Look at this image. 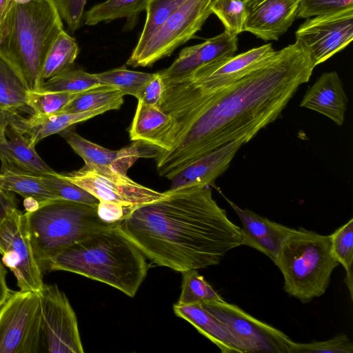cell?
<instances>
[{"label": "cell", "mask_w": 353, "mask_h": 353, "mask_svg": "<svg viewBox=\"0 0 353 353\" xmlns=\"http://www.w3.org/2000/svg\"><path fill=\"white\" fill-rule=\"evenodd\" d=\"M314 65L295 41L229 86L172 119L151 142L159 174L170 180L197 158L231 141H250L281 114Z\"/></svg>", "instance_id": "obj_1"}, {"label": "cell", "mask_w": 353, "mask_h": 353, "mask_svg": "<svg viewBox=\"0 0 353 353\" xmlns=\"http://www.w3.org/2000/svg\"><path fill=\"white\" fill-rule=\"evenodd\" d=\"M118 229L152 263L181 272L216 265L243 245L241 228L219 206L209 185L169 190L132 209Z\"/></svg>", "instance_id": "obj_2"}, {"label": "cell", "mask_w": 353, "mask_h": 353, "mask_svg": "<svg viewBox=\"0 0 353 353\" xmlns=\"http://www.w3.org/2000/svg\"><path fill=\"white\" fill-rule=\"evenodd\" d=\"M148 265L118 225L78 241L52 258L48 270L70 272L108 284L134 297Z\"/></svg>", "instance_id": "obj_3"}, {"label": "cell", "mask_w": 353, "mask_h": 353, "mask_svg": "<svg viewBox=\"0 0 353 353\" xmlns=\"http://www.w3.org/2000/svg\"><path fill=\"white\" fill-rule=\"evenodd\" d=\"M54 0L11 2L0 34V53L21 73L30 90H39L47 54L63 30Z\"/></svg>", "instance_id": "obj_4"}, {"label": "cell", "mask_w": 353, "mask_h": 353, "mask_svg": "<svg viewBox=\"0 0 353 353\" xmlns=\"http://www.w3.org/2000/svg\"><path fill=\"white\" fill-rule=\"evenodd\" d=\"M97 205L57 199L24 213L34 256L43 272L52 258L71 245L118 225L119 221L101 219Z\"/></svg>", "instance_id": "obj_5"}, {"label": "cell", "mask_w": 353, "mask_h": 353, "mask_svg": "<svg viewBox=\"0 0 353 353\" xmlns=\"http://www.w3.org/2000/svg\"><path fill=\"white\" fill-rule=\"evenodd\" d=\"M274 264L283 276L285 292L307 303L325 292L339 263L330 235L299 228H293L286 238Z\"/></svg>", "instance_id": "obj_6"}, {"label": "cell", "mask_w": 353, "mask_h": 353, "mask_svg": "<svg viewBox=\"0 0 353 353\" xmlns=\"http://www.w3.org/2000/svg\"><path fill=\"white\" fill-rule=\"evenodd\" d=\"M212 0H185L163 25L140 48L133 50L127 65L152 66L169 57L179 46L193 38L212 13Z\"/></svg>", "instance_id": "obj_7"}, {"label": "cell", "mask_w": 353, "mask_h": 353, "mask_svg": "<svg viewBox=\"0 0 353 353\" xmlns=\"http://www.w3.org/2000/svg\"><path fill=\"white\" fill-rule=\"evenodd\" d=\"M39 292L17 291L0 306V353H40Z\"/></svg>", "instance_id": "obj_8"}, {"label": "cell", "mask_w": 353, "mask_h": 353, "mask_svg": "<svg viewBox=\"0 0 353 353\" xmlns=\"http://www.w3.org/2000/svg\"><path fill=\"white\" fill-rule=\"evenodd\" d=\"M41 305L40 353H83L77 316L57 284H44Z\"/></svg>", "instance_id": "obj_9"}, {"label": "cell", "mask_w": 353, "mask_h": 353, "mask_svg": "<svg viewBox=\"0 0 353 353\" xmlns=\"http://www.w3.org/2000/svg\"><path fill=\"white\" fill-rule=\"evenodd\" d=\"M0 254L13 273L19 290L40 292L44 286L43 272L37 262L24 213L11 211L0 224Z\"/></svg>", "instance_id": "obj_10"}, {"label": "cell", "mask_w": 353, "mask_h": 353, "mask_svg": "<svg viewBox=\"0 0 353 353\" xmlns=\"http://www.w3.org/2000/svg\"><path fill=\"white\" fill-rule=\"evenodd\" d=\"M62 174L99 201L114 203L125 208H135L165 196V192L145 187L134 181L127 174L109 169L85 165L77 170Z\"/></svg>", "instance_id": "obj_11"}, {"label": "cell", "mask_w": 353, "mask_h": 353, "mask_svg": "<svg viewBox=\"0 0 353 353\" xmlns=\"http://www.w3.org/2000/svg\"><path fill=\"white\" fill-rule=\"evenodd\" d=\"M199 303L223 322L245 347L247 353H290L292 341L282 331L223 299Z\"/></svg>", "instance_id": "obj_12"}, {"label": "cell", "mask_w": 353, "mask_h": 353, "mask_svg": "<svg viewBox=\"0 0 353 353\" xmlns=\"http://www.w3.org/2000/svg\"><path fill=\"white\" fill-rule=\"evenodd\" d=\"M295 35L296 41L307 50L316 67L352 40L353 8L308 18Z\"/></svg>", "instance_id": "obj_13"}, {"label": "cell", "mask_w": 353, "mask_h": 353, "mask_svg": "<svg viewBox=\"0 0 353 353\" xmlns=\"http://www.w3.org/2000/svg\"><path fill=\"white\" fill-rule=\"evenodd\" d=\"M59 134L83 159L85 165L123 174L139 158H154L157 154L154 148L141 141H133L128 147L112 150L84 139L70 128Z\"/></svg>", "instance_id": "obj_14"}, {"label": "cell", "mask_w": 353, "mask_h": 353, "mask_svg": "<svg viewBox=\"0 0 353 353\" xmlns=\"http://www.w3.org/2000/svg\"><path fill=\"white\" fill-rule=\"evenodd\" d=\"M301 0H243L244 31L264 41L278 40L292 26Z\"/></svg>", "instance_id": "obj_15"}, {"label": "cell", "mask_w": 353, "mask_h": 353, "mask_svg": "<svg viewBox=\"0 0 353 353\" xmlns=\"http://www.w3.org/2000/svg\"><path fill=\"white\" fill-rule=\"evenodd\" d=\"M237 43V37L224 30L203 43L183 48L174 62L159 73L163 81L187 76L203 66L234 55Z\"/></svg>", "instance_id": "obj_16"}, {"label": "cell", "mask_w": 353, "mask_h": 353, "mask_svg": "<svg viewBox=\"0 0 353 353\" xmlns=\"http://www.w3.org/2000/svg\"><path fill=\"white\" fill-rule=\"evenodd\" d=\"M246 143L245 139H239L194 160L170 179V190L213 185L215 179L228 168L239 148Z\"/></svg>", "instance_id": "obj_17"}, {"label": "cell", "mask_w": 353, "mask_h": 353, "mask_svg": "<svg viewBox=\"0 0 353 353\" xmlns=\"http://www.w3.org/2000/svg\"><path fill=\"white\" fill-rule=\"evenodd\" d=\"M219 191L241 221L243 245L259 250L275 263L285 240L293 228L272 221L249 209H242Z\"/></svg>", "instance_id": "obj_18"}, {"label": "cell", "mask_w": 353, "mask_h": 353, "mask_svg": "<svg viewBox=\"0 0 353 353\" xmlns=\"http://www.w3.org/2000/svg\"><path fill=\"white\" fill-rule=\"evenodd\" d=\"M348 99L335 71L324 72L307 90L300 106L322 114L336 125L344 123Z\"/></svg>", "instance_id": "obj_19"}, {"label": "cell", "mask_w": 353, "mask_h": 353, "mask_svg": "<svg viewBox=\"0 0 353 353\" xmlns=\"http://www.w3.org/2000/svg\"><path fill=\"white\" fill-rule=\"evenodd\" d=\"M112 110L117 109L114 106H106L77 113L60 112L47 116L32 114L28 118L22 117L19 113H14L9 125L21 133L28 135L30 143L35 146L41 139L48 136L59 133L76 123Z\"/></svg>", "instance_id": "obj_20"}, {"label": "cell", "mask_w": 353, "mask_h": 353, "mask_svg": "<svg viewBox=\"0 0 353 353\" xmlns=\"http://www.w3.org/2000/svg\"><path fill=\"white\" fill-rule=\"evenodd\" d=\"M176 316L192 325L199 332L214 343L223 353H247L243 345L229 327L207 310L201 303L174 304Z\"/></svg>", "instance_id": "obj_21"}, {"label": "cell", "mask_w": 353, "mask_h": 353, "mask_svg": "<svg viewBox=\"0 0 353 353\" xmlns=\"http://www.w3.org/2000/svg\"><path fill=\"white\" fill-rule=\"evenodd\" d=\"M6 141L0 145L1 172H12L34 175L56 172L38 155L28 137L9 125Z\"/></svg>", "instance_id": "obj_22"}, {"label": "cell", "mask_w": 353, "mask_h": 353, "mask_svg": "<svg viewBox=\"0 0 353 353\" xmlns=\"http://www.w3.org/2000/svg\"><path fill=\"white\" fill-rule=\"evenodd\" d=\"M29 90L21 73L0 53V107L32 115L34 112L27 103Z\"/></svg>", "instance_id": "obj_23"}, {"label": "cell", "mask_w": 353, "mask_h": 353, "mask_svg": "<svg viewBox=\"0 0 353 353\" xmlns=\"http://www.w3.org/2000/svg\"><path fill=\"white\" fill-rule=\"evenodd\" d=\"M150 0H106L94 6L84 14V23L94 26L101 22H110L126 18L123 30H132L138 21L139 14L145 10Z\"/></svg>", "instance_id": "obj_24"}, {"label": "cell", "mask_w": 353, "mask_h": 353, "mask_svg": "<svg viewBox=\"0 0 353 353\" xmlns=\"http://www.w3.org/2000/svg\"><path fill=\"white\" fill-rule=\"evenodd\" d=\"M170 121V117L159 106L138 102L129 130L130 139L148 144Z\"/></svg>", "instance_id": "obj_25"}, {"label": "cell", "mask_w": 353, "mask_h": 353, "mask_svg": "<svg viewBox=\"0 0 353 353\" xmlns=\"http://www.w3.org/2000/svg\"><path fill=\"white\" fill-rule=\"evenodd\" d=\"M79 51L74 38L63 30L53 42L46 57L42 71L43 81L72 67Z\"/></svg>", "instance_id": "obj_26"}, {"label": "cell", "mask_w": 353, "mask_h": 353, "mask_svg": "<svg viewBox=\"0 0 353 353\" xmlns=\"http://www.w3.org/2000/svg\"><path fill=\"white\" fill-rule=\"evenodd\" d=\"M0 188L20 194L24 199L33 198L40 203L58 198L43 183L39 175L0 172Z\"/></svg>", "instance_id": "obj_27"}, {"label": "cell", "mask_w": 353, "mask_h": 353, "mask_svg": "<svg viewBox=\"0 0 353 353\" xmlns=\"http://www.w3.org/2000/svg\"><path fill=\"white\" fill-rule=\"evenodd\" d=\"M123 97L119 89L102 85L81 92L62 112H82L106 106H114L119 110L123 103Z\"/></svg>", "instance_id": "obj_28"}, {"label": "cell", "mask_w": 353, "mask_h": 353, "mask_svg": "<svg viewBox=\"0 0 353 353\" xmlns=\"http://www.w3.org/2000/svg\"><path fill=\"white\" fill-rule=\"evenodd\" d=\"M102 84L94 74L80 68H70L43 82L39 90L80 93L99 87Z\"/></svg>", "instance_id": "obj_29"}, {"label": "cell", "mask_w": 353, "mask_h": 353, "mask_svg": "<svg viewBox=\"0 0 353 353\" xmlns=\"http://www.w3.org/2000/svg\"><path fill=\"white\" fill-rule=\"evenodd\" d=\"M330 236L333 254L345 270V282L352 299L353 219L335 230Z\"/></svg>", "instance_id": "obj_30"}, {"label": "cell", "mask_w": 353, "mask_h": 353, "mask_svg": "<svg viewBox=\"0 0 353 353\" xmlns=\"http://www.w3.org/2000/svg\"><path fill=\"white\" fill-rule=\"evenodd\" d=\"M94 74L102 85L119 89L123 96L130 94L135 97L154 73L132 71L123 66Z\"/></svg>", "instance_id": "obj_31"}, {"label": "cell", "mask_w": 353, "mask_h": 353, "mask_svg": "<svg viewBox=\"0 0 353 353\" xmlns=\"http://www.w3.org/2000/svg\"><path fill=\"white\" fill-rule=\"evenodd\" d=\"M185 0H150L143 29L134 49L141 48Z\"/></svg>", "instance_id": "obj_32"}, {"label": "cell", "mask_w": 353, "mask_h": 353, "mask_svg": "<svg viewBox=\"0 0 353 353\" xmlns=\"http://www.w3.org/2000/svg\"><path fill=\"white\" fill-rule=\"evenodd\" d=\"M181 273V293L177 304L189 305L203 301L222 299L197 270H190Z\"/></svg>", "instance_id": "obj_33"}, {"label": "cell", "mask_w": 353, "mask_h": 353, "mask_svg": "<svg viewBox=\"0 0 353 353\" xmlns=\"http://www.w3.org/2000/svg\"><path fill=\"white\" fill-rule=\"evenodd\" d=\"M80 93L29 90L27 103L32 110L33 114L47 116L62 112Z\"/></svg>", "instance_id": "obj_34"}, {"label": "cell", "mask_w": 353, "mask_h": 353, "mask_svg": "<svg viewBox=\"0 0 353 353\" xmlns=\"http://www.w3.org/2000/svg\"><path fill=\"white\" fill-rule=\"evenodd\" d=\"M39 177L43 183L58 199L93 205L99 203L92 194L70 181L62 174L54 172L39 175Z\"/></svg>", "instance_id": "obj_35"}, {"label": "cell", "mask_w": 353, "mask_h": 353, "mask_svg": "<svg viewBox=\"0 0 353 353\" xmlns=\"http://www.w3.org/2000/svg\"><path fill=\"white\" fill-rule=\"evenodd\" d=\"M211 10L230 34L237 37L244 31L246 11L243 0H212Z\"/></svg>", "instance_id": "obj_36"}, {"label": "cell", "mask_w": 353, "mask_h": 353, "mask_svg": "<svg viewBox=\"0 0 353 353\" xmlns=\"http://www.w3.org/2000/svg\"><path fill=\"white\" fill-rule=\"evenodd\" d=\"M353 344L345 334L324 341L297 343L292 341L290 353H352Z\"/></svg>", "instance_id": "obj_37"}, {"label": "cell", "mask_w": 353, "mask_h": 353, "mask_svg": "<svg viewBox=\"0 0 353 353\" xmlns=\"http://www.w3.org/2000/svg\"><path fill=\"white\" fill-rule=\"evenodd\" d=\"M353 8V0H301L298 18L308 19Z\"/></svg>", "instance_id": "obj_38"}, {"label": "cell", "mask_w": 353, "mask_h": 353, "mask_svg": "<svg viewBox=\"0 0 353 353\" xmlns=\"http://www.w3.org/2000/svg\"><path fill=\"white\" fill-rule=\"evenodd\" d=\"M54 2L61 19L72 32L81 27L87 0H54Z\"/></svg>", "instance_id": "obj_39"}, {"label": "cell", "mask_w": 353, "mask_h": 353, "mask_svg": "<svg viewBox=\"0 0 353 353\" xmlns=\"http://www.w3.org/2000/svg\"><path fill=\"white\" fill-rule=\"evenodd\" d=\"M163 83L159 72L153 76L140 88L135 97L138 102L147 105L159 106L163 96Z\"/></svg>", "instance_id": "obj_40"}, {"label": "cell", "mask_w": 353, "mask_h": 353, "mask_svg": "<svg viewBox=\"0 0 353 353\" xmlns=\"http://www.w3.org/2000/svg\"><path fill=\"white\" fill-rule=\"evenodd\" d=\"M134 208H125L121 205L99 201L97 213L101 219L107 223H117L125 218Z\"/></svg>", "instance_id": "obj_41"}, {"label": "cell", "mask_w": 353, "mask_h": 353, "mask_svg": "<svg viewBox=\"0 0 353 353\" xmlns=\"http://www.w3.org/2000/svg\"><path fill=\"white\" fill-rule=\"evenodd\" d=\"M17 205V200L12 192L3 190L0 192V224Z\"/></svg>", "instance_id": "obj_42"}, {"label": "cell", "mask_w": 353, "mask_h": 353, "mask_svg": "<svg viewBox=\"0 0 353 353\" xmlns=\"http://www.w3.org/2000/svg\"><path fill=\"white\" fill-rule=\"evenodd\" d=\"M6 275L7 270L2 261L0 259V306L7 300L12 293L7 284Z\"/></svg>", "instance_id": "obj_43"}, {"label": "cell", "mask_w": 353, "mask_h": 353, "mask_svg": "<svg viewBox=\"0 0 353 353\" xmlns=\"http://www.w3.org/2000/svg\"><path fill=\"white\" fill-rule=\"evenodd\" d=\"M14 113L0 107V145L6 141V128Z\"/></svg>", "instance_id": "obj_44"}, {"label": "cell", "mask_w": 353, "mask_h": 353, "mask_svg": "<svg viewBox=\"0 0 353 353\" xmlns=\"http://www.w3.org/2000/svg\"><path fill=\"white\" fill-rule=\"evenodd\" d=\"M10 4L11 0H0V34Z\"/></svg>", "instance_id": "obj_45"}, {"label": "cell", "mask_w": 353, "mask_h": 353, "mask_svg": "<svg viewBox=\"0 0 353 353\" xmlns=\"http://www.w3.org/2000/svg\"><path fill=\"white\" fill-rule=\"evenodd\" d=\"M23 205L26 212H33L39 208L40 202L35 199L29 197L24 199Z\"/></svg>", "instance_id": "obj_46"}, {"label": "cell", "mask_w": 353, "mask_h": 353, "mask_svg": "<svg viewBox=\"0 0 353 353\" xmlns=\"http://www.w3.org/2000/svg\"><path fill=\"white\" fill-rule=\"evenodd\" d=\"M31 1H32V0H11V2L17 3H27V2H29Z\"/></svg>", "instance_id": "obj_47"}, {"label": "cell", "mask_w": 353, "mask_h": 353, "mask_svg": "<svg viewBox=\"0 0 353 353\" xmlns=\"http://www.w3.org/2000/svg\"><path fill=\"white\" fill-rule=\"evenodd\" d=\"M1 191H2V189L0 188V192H1Z\"/></svg>", "instance_id": "obj_48"}]
</instances>
